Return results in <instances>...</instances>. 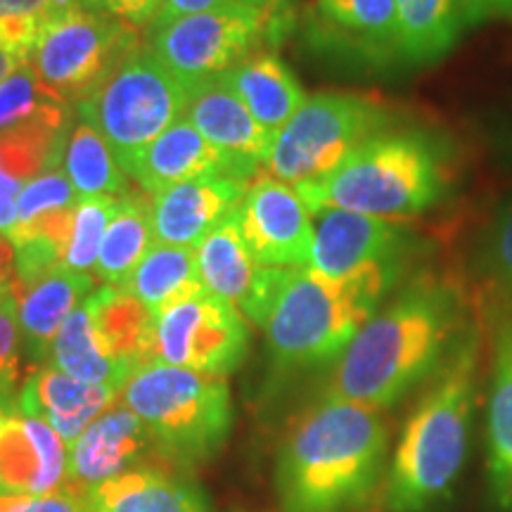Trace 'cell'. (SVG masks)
<instances>
[{
  "label": "cell",
  "instance_id": "6da1fadb",
  "mask_svg": "<svg viewBox=\"0 0 512 512\" xmlns=\"http://www.w3.org/2000/svg\"><path fill=\"white\" fill-rule=\"evenodd\" d=\"M477 318L458 280L418 275L363 325L323 396L387 411L444 368Z\"/></svg>",
  "mask_w": 512,
  "mask_h": 512
},
{
  "label": "cell",
  "instance_id": "7a4b0ae2",
  "mask_svg": "<svg viewBox=\"0 0 512 512\" xmlns=\"http://www.w3.org/2000/svg\"><path fill=\"white\" fill-rule=\"evenodd\" d=\"M387 467L384 411L323 396L280 446L275 501L280 512H370L380 505Z\"/></svg>",
  "mask_w": 512,
  "mask_h": 512
},
{
  "label": "cell",
  "instance_id": "3957f363",
  "mask_svg": "<svg viewBox=\"0 0 512 512\" xmlns=\"http://www.w3.org/2000/svg\"><path fill=\"white\" fill-rule=\"evenodd\" d=\"M396 280L387 271L335 280L311 266H261L240 311L266 332L275 368L311 370L342 358Z\"/></svg>",
  "mask_w": 512,
  "mask_h": 512
},
{
  "label": "cell",
  "instance_id": "277c9868",
  "mask_svg": "<svg viewBox=\"0 0 512 512\" xmlns=\"http://www.w3.org/2000/svg\"><path fill=\"white\" fill-rule=\"evenodd\" d=\"M482 356L477 318L403 422L384 477L382 512H434L448 501L470 453Z\"/></svg>",
  "mask_w": 512,
  "mask_h": 512
},
{
  "label": "cell",
  "instance_id": "5b68a950",
  "mask_svg": "<svg viewBox=\"0 0 512 512\" xmlns=\"http://www.w3.org/2000/svg\"><path fill=\"white\" fill-rule=\"evenodd\" d=\"M453 159L446 143L422 128H387L366 140L335 171L297 185L311 216L347 209L377 219L420 216L446 200Z\"/></svg>",
  "mask_w": 512,
  "mask_h": 512
},
{
  "label": "cell",
  "instance_id": "8992f818",
  "mask_svg": "<svg viewBox=\"0 0 512 512\" xmlns=\"http://www.w3.org/2000/svg\"><path fill=\"white\" fill-rule=\"evenodd\" d=\"M121 401L145 425L155 456L171 465L207 463L226 446L233 430L226 377L150 363L128 377Z\"/></svg>",
  "mask_w": 512,
  "mask_h": 512
},
{
  "label": "cell",
  "instance_id": "52a82bcc",
  "mask_svg": "<svg viewBox=\"0 0 512 512\" xmlns=\"http://www.w3.org/2000/svg\"><path fill=\"white\" fill-rule=\"evenodd\" d=\"M190 95V88L152 53L150 43H140L98 91L76 105V114L107 140L128 174L147 147L185 117Z\"/></svg>",
  "mask_w": 512,
  "mask_h": 512
},
{
  "label": "cell",
  "instance_id": "ba28073f",
  "mask_svg": "<svg viewBox=\"0 0 512 512\" xmlns=\"http://www.w3.org/2000/svg\"><path fill=\"white\" fill-rule=\"evenodd\" d=\"M392 128V110L373 95L318 93L275 136L266 174L292 188L328 176L366 140Z\"/></svg>",
  "mask_w": 512,
  "mask_h": 512
},
{
  "label": "cell",
  "instance_id": "9c48e42d",
  "mask_svg": "<svg viewBox=\"0 0 512 512\" xmlns=\"http://www.w3.org/2000/svg\"><path fill=\"white\" fill-rule=\"evenodd\" d=\"M285 17L287 10L280 0L226 5L152 29L147 43L166 69L192 91L259 55L261 43L287 29Z\"/></svg>",
  "mask_w": 512,
  "mask_h": 512
},
{
  "label": "cell",
  "instance_id": "30bf717a",
  "mask_svg": "<svg viewBox=\"0 0 512 512\" xmlns=\"http://www.w3.org/2000/svg\"><path fill=\"white\" fill-rule=\"evenodd\" d=\"M138 46V29L105 12L76 8L48 19L31 64L50 91L79 105Z\"/></svg>",
  "mask_w": 512,
  "mask_h": 512
},
{
  "label": "cell",
  "instance_id": "8fae6325",
  "mask_svg": "<svg viewBox=\"0 0 512 512\" xmlns=\"http://www.w3.org/2000/svg\"><path fill=\"white\" fill-rule=\"evenodd\" d=\"M247 349L245 316L233 302L207 290L155 316L152 363L226 377L242 366Z\"/></svg>",
  "mask_w": 512,
  "mask_h": 512
},
{
  "label": "cell",
  "instance_id": "7c38bea8",
  "mask_svg": "<svg viewBox=\"0 0 512 512\" xmlns=\"http://www.w3.org/2000/svg\"><path fill=\"white\" fill-rule=\"evenodd\" d=\"M306 38L313 50L354 67L406 64L394 0H313Z\"/></svg>",
  "mask_w": 512,
  "mask_h": 512
},
{
  "label": "cell",
  "instance_id": "4fadbf2b",
  "mask_svg": "<svg viewBox=\"0 0 512 512\" xmlns=\"http://www.w3.org/2000/svg\"><path fill=\"white\" fill-rule=\"evenodd\" d=\"M313 219L318 223L309 266L335 280L373 271L401 275L415 245L413 235L401 223L377 216L325 209Z\"/></svg>",
  "mask_w": 512,
  "mask_h": 512
},
{
  "label": "cell",
  "instance_id": "5bb4252c",
  "mask_svg": "<svg viewBox=\"0 0 512 512\" xmlns=\"http://www.w3.org/2000/svg\"><path fill=\"white\" fill-rule=\"evenodd\" d=\"M297 188L273 176H256L238 207L242 238L264 268H302L311 264L316 228Z\"/></svg>",
  "mask_w": 512,
  "mask_h": 512
},
{
  "label": "cell",
  "instance_id": "9a60e30c",
  "mask_svg": "<svg viewBox=\"0 0 512 512\" xmlns=\"http://www.w3.org/2000/svg\"><path fill=\"white\" fill-rule=\"evenodd\" d=\"M249 181L238 176H204L152 195L155 242L195 249L245 200Z\"/></svg>",
  "mask_w": 512,
  "mask_h": 512
},
{
  "label": "cell",
  "instance_id": "2e32d148",
  "mask_svg": "<svg viewBox=\"0 0 512 512\" xmlns=\"http://www.w3.org/2000/svg\"><path fill=\"white\" fill-rule=\"evenodd\" d=\"M67 477V444L43 420L0 413V498L48 496Z\"/></svg>",
  "mask_w": 512,
  "mask_h": 512
},
{
  "label": "cell",
  "instance_id": "e0dca14e",
  "mask_svg": "<svg viewBox=\"0 0 512 512\" xmlns=\"http://www.w3.org/2000/svg\"><path fill=\"white\" fill-rule=\"evenodd\" d=\"M147 451L155 453L150 434L119 394V401L67 446L64 484L88 494L107 479L140 467L138 463L147 456Z\"/></svg>",
  "mask_w": 512,
  "mask_h": 512
},
{
  "label": "cell",
  "instance_id": "ac0fdd59",
  "mask_svg": "<svg viewBox=\"0 0 512 512\" xmlns=\"http://www.w3.org/2000/svg\"><path fill=\"white\" fill-rule=\"evenodd\" d=\"M185 119L202 133V138L223 155L259 174L271 157L275 136L252 117L247 105L221 79H211L192 88Z\"/></svg>",
  "mask_w": 512,
  "mask_h": 512
},
{
  "label": "cell",
  "instance_id": "d6986e66",
  "mask_svg": "<svg viewBox=\"0 0 512 512\" xmlns=\"http://www.w3.org/2000/svg\"><path fill=\"white\" fill-rule=\"evenodd\" d=\"M128 176L138 183L140 190L150 195L204 176H238L245 181L254 178L245 166L207 143L185 117L166 128L162 136L147 147Z\"/></svg>",
  "mask_w": 512,
  "mask_h": 512
},
{
  "label": "cell",
  "instance_id": "ffe728a7",
  "mask_svg": "<svg viewBox=\"0 0 512 512\" xmlns=\"http://www.w3.org/2000/svg\"><path fill=\"white\" fill-rule=\"evenodd\" d=\"M119 394L105 384L81 382L64 375L62 370L46 366L27 377L17 396V411L46 422L69 446L88 430L93 420L119 401Z\"/></svg>",
  "mask_w": 512,
  "mask_h": 512
},
{
  "label": "cell",
  "instance_id": "44dd1931",
  "mask_svg": "<svg viewBox=\"0 0 512 512\" xmlns=\"http://www.w3.org/2000/svg\"><path fill=\"white\" fill-rule=\"evenodd\" d=\"M486 399V486L498 512H512V316L498 318Z\"/></svg>",
  "mask_w": 512,
  "mask_h": 512
},
{
  "label": "cell",
  "instance_id": "7402d4cb",
  "mask_svg": "<svg viewBox=\"0 0 512 512\" xmlns=\"http://www.w3.org/2000/svg\"><path fill=\"white\" fill-rule=\"evenodd\" d=\"M95 339L102 354L128 375L150 366L155 354V316L119 285H102L86 297Z\"/></svg>",
  "mask_w": 512,
  "mask_h": 512
},
{
  "label": "cell",
  "instance_id": "603a6c76",
  "mask_svg": "<svg viewBox=\"0 0 512 512\" xmlns=\"http://www.w3.org/2000/svg\"><path fill=\"white\" fill-rule=\"evenodd\" d=\"M93 285L91 273H76L69 268H57L27 287L12 283L19 304V335L31 358H50L64 320L79 309L88 294H93Z\"/></svg>",
  "mask_w": 512,
  "mask_h": 512
},
{
  "label": "cell",
  "instance_id": "cb8c5ba5",
  "mask_svg": "<svg viewBox=\"0 0 512 512\" xmlns=\"http://www.w3.org/2000/svg\"><path fill=\"white\" fill-rule=\"evenodd\" d=\"M91 512H214L195 484L155 470L133 467L88 491Z\"/></svg>",
  "mask_w": 512,
  "mask_h": 512
},
{
  "label": "cell",
  "instance_id": "d4e9b609",
  "mask_svg": "<svg viewBox=\"0 0 512 512\" xmlns=\"http://www.w3.org/2000/svg\"><path fill=\"white\" fill-rule=\"evenodd\" d=\"M219 79L245 102L252 117L273 136H278L309 100L292 69L273 53L249 57Z\"/></svg>",
  "mask_w": 512,
  "mask_h": 512
},
{
  "label": "cell",
  "instance_id": "484cf974",
  "mask_svg": "<svg viewBox=\"0 0 512 512\" xmlns=\"http://www.w3.org/2000/svg\"><path fill=\"white\" fill-rule=\"evenodd\" d=\"M470 292L482 323L512 316V197L501 202L472 247Z\"/></svg>",
  "mask_w": 512,
  "mask_h": 512
},
{
  "label": "cell",
  "instance_id": "4316f807",
  "mask_svg": "<svg viewBox=\"0 0 512 512\" xmlns=\"http://www.w3.org/2000/svg\"><path fill=\"white\" fill-rule=\"evenodd\" d=\"M399 12L403 62L437 64L451 55L467 29L463 0H394Z\"/></svg>",
  "mask_w": 512,
  "mask_h": 512
},
{
  "label": "cell",
  "instance_id": "83f0119b",
  "mask_svg": "<svg viewBox=\"0 0 512 512\" xmlns=\"http://www.w3.org/2000/svg\"><path fill=\"white\" fill-rule=\"evenodd\" d=\"M119 287L143 302L152 316H159L171 306L188 302L207 290L197 271L195 249L159 245V242L150 247V252L133 268L126 283Z\"/></svg>",
  "mask_w": 512,
  "mask_h": 512
},
{
  "label": "cell",
  "instance_id": "f1b7e54d",
  "mask_svg": "<svg viewBox=\"0 0 512 512\" xmlns=\"http://www.w3.org/2000/svg\"><path fill=\"white\" fill-rule=\"evenodd\" d=\"M155 242L152 230V197L150 192L133 188L119 197L110 226L102 238L95 278L105 285H124L140 259L150 252Z\"/></svg>",
  "mask_w": 512,
  "mask_h": 512
},
{
  "label": "cell",
  "instance_id": "f546056e",
  "mask_svg": "<svg viewBox=\"0 0 512 512\" xmlns=\"http://www.w3.org/2000/svg\"><path fill=\"white\" fill-rule=\"evenodd\" d=\"M195 259L207 292L228 299L235 306H242L249 297L261 268L242 238L238 211L230 214L195 247Z\"/></svg>",
  "mask_w": 512,
  "mask_h": 512
},
{
  "label": "cell",
  "instance_id": "4dcf8cb0",
  "mask_svg": "<svg viewBox=\"0 0 512 512\" xmlns=\"http://www.w3.org/2000/svg\"><path fill=\"white\" fill-rule=\"evenodd\" d=\"M67 138V124H27L0 133V190L17 197L24 185L57 169Z\"/></svg>",
  "mask_w": 512,
  "mask_h": 512
},
{
  "label": "cell",
  "instance_id": "1f68e13d",
  "mask_svg": "<svg viewBox=\"0 0 512 512\" xmlns=\"http://www.w3.org/2000/svg\"><path fill=\"white\" fill-rule=\"evenodd\" d=\"M62 171L79 200L91 197H124L133 190L131 176L121 169L112 147L86 121H79L64 147Z\"/></svg>",
  "mask_w": 512,
  "mask_h": 512
},
{
  "label": "cell",
  "instance_id": "d6a6232c",
  "mask_svg": "<svg viewBox=\"0 0 512 512\" xmlns=\"http://www.w3.org/2000/svg\"><path fill=\"white\" fill-rule=\"evenodd\" d=\"M83 302L72 316L64 320L60 332H57L53 349H50V363H53V368L62 370L69 377H76V380L105 384V387L121 392L131 375L102 354L98 339H95L91 316H88Z\"/></svg>",
  "mask_w": 512,
  "mask_h": 512
},
{
  "label": "cell",
  "instance_id": "836d02e7",
  "mask_svg": "<svg viewBox=\"0 0 512 512\" xmlns=\"http://www.w3.org/2000/svg\"><path fill=\"white\" fill-rule=\"evenodd\" d=\"M67 121L69 105L41 81L31 62L0 83V133L27 124Z\"/></svg>",
  "mask_w": 512,
  "mask_h": 512
},
{
  "label": "cell",
  "instance_id": "e575fe53",
  "mask_svg": "<svg viewBox=\"0 0 512 512\" xmlns=\"http://www.w3.org/2000/svg\"><path fill=\"white\" fill-rule=\"evenodd\" d=\"M119 197H91L79 200L74 209L72 230L64 247L62 266L76 273H91L98 264L102 238L110 226Z\"/></svg>",
  "mask_w": 512,
  "mask_h": 512
},
{
  "label": "cell",
  "instance_id": "d590c367",
  "mask_svg": "<svg viewBox=\"0 0 512 512\" xmlns=\"http://www.w3.org/2000/svg\"><path fill=\"white\" fill-rule=\"evenodd\" d=\"M15 200L17 223L24 226V223L43 219V216L55 214V211L74 207L79 202V197H76L67 174L62 169H53L24 185Z\"/></svg>",
  "mask_w": 512,
  "mask_h": 512
},
{
  "label": "cell",
  "instance_id": "8d00e7d4",
  "mask_svg": "<svg viewBox=\"0 0 512 512\" xmlns=\"http://www.w3.org/2000/svg\"><path fill=\"white\" fill-rule=\"evenodd\" d=\"M0 512H91V508H88V494L62 484L48 496L0 498Z\"/></svg>",
  "mask_w": 512,
  "mask_h": 512
},
{
  "label": "cell",
  "instance_id": "74e56055",
  "mask_svg": "<svg viewBox=\"0 0 512 512\" xmlns=\"http://www.w3.org/2000/svg\"><path fill=\"white\" fill-rule=\"evenodd\" d=\"M88 10L105 12L133 29H152L162 8V0H83Z\"/></svg>",
  "mask_w": 512,
  "mask_h": 512
},
{
  "label": "cell",
  "instance_id": "f35d334b",
  "mask_svg": "<svg viewBox=\"0 0 512 512\" xmlns=\"http://www.w3.org/2000/svg\"><path fill=\"white\" fill-rule=\"evenodd\" d=\"M86 8L83 0H0V19L3 17H38L43 22L64 12Z\"/></svg>",
  "mask_w": 512,
  "mask_h": 512
},
{
  "label": "cell",
  "instance_id": "ab89813d",
  "mask_svg": "<svg viewBox=\"0 0 512 512\" xmlns=\"http://www.w3.org/2000/svg\"><path fill=\"white\" fill-rule=\"evenodd\" d=\"M238 3L264 5V3H271V0H162V8H159V15L155 19V24H152V29L164 27V24L174 22V19L200 15V12L219 10V8H226V5H238Z\"/></svg>",
  "mask_w": 512,
  "mask_h": 512
},
{
  "label": "cell",
  "instance_id": "60d3db41",
  "mask_svg": "<svg viewBox=\"0 0 512 512\" xmlns=\"http://www.w3.org/2000/svg\"><path fill=\"white\" fill-rule=\"evenodd\" d=\"M463 8L470 29L486 22H512V0H463Z\"/></svg>",
  "mask_w": 512,
  "mask_h": 512
},
{
  "label": "cell",
  "instance_id": "b9f144b4",
  "mask_svg": "<svg viewBox=\"0 0 512 512\" xmlns=\"http://www.w3.org/2000/svg\"><path fill=\"white\" fill-rule=\"evenodd\" d=\"M17 223V200L0 190V233H8Z\"/></svg>",
  "mask_w": 512,
  "mask_h": 512
},
{
  "label": "cell",
  "instance_id": "7bdbcfd3",
  "mask_svg": "<svg viewBox=\"0 0 512 512\" xmlns=\"http://www.w3.org/2000/svg\"><path fill=\"white\" fill-rule=\"evenodd\" d=\"M12 283H15V275L0 273V299L8 297V294L12 292Z\"/></svg>",
  "mask_w": 512,
  "mask_h": 512
},
{
  "label": "cell",
  "instance_id": "ee69618b",
  "mask_svg": "<svg viewBox=\"0 0 512 512\" xmlns=\"http://www.w3.org/2000/svg\"><path fill=\"white\" fill-rule=\"evenodd\" d=\"M8 411H17V408H15V406H10V403L0 401V413H8Z\"/></svg>",
  "mask_w": 512,
  "mask_h": 512
}]
</instances>
